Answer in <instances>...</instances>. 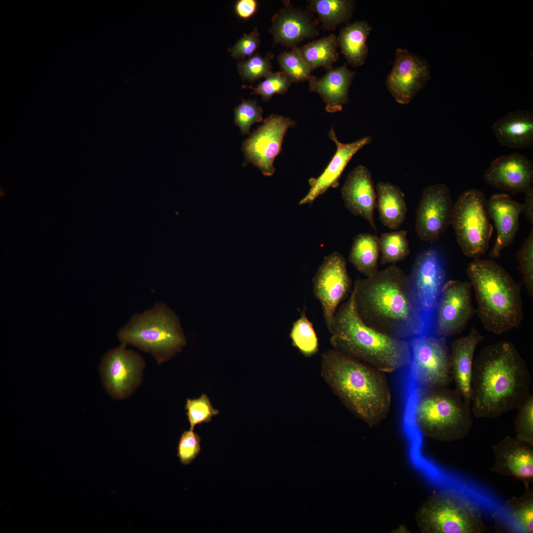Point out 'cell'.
<instances>
[{
	"label": "cell",
	"instance_id": "10",
	"mask_svg": "<svg viewBox=\"0 0 533 533\" xmlns=\"http://www.w3.org/2000/svg\"><path fill=\"white\" fill-rule=\"evenodd\" d=\"M408 341L411 351L408 367L414 387H448L453 379L450 348L446 338L425 334Z\"/></svg>",
	"mask_w": 533,
	"mask_h": 533
},
{
	"label": "cell",
	"instance_id": "15",
	"mask_svg": "<svg viewBox=\"0 0 533 533\" xmlns=\"http://www.w3.org/2000/svg\"><path fill=\"white\" fill-rule=\"evenodd\" d=\"M144 361L137 352L120 345L104 356L100 371L105 387L115 399L130 395L139 385Z\"/></svg>",
	"mask_w": 533,
	"mask_h": 533
},
{
	"label": "cell",
	"instance_id": "16",
	"mask_svg": "<svg viewBox=\"0 0 533 533\" xmlns=\"http://www.w3.org/2000/svg\"><path fill=\"white\" fill-rule=\"evenodd\" d=\"M453 206L445 184H432L424 188L415 219V230L421 240L432 242L439 238L450 225Z\"/></svg>",
	"mask_w": 533,
	"mask_h": 533
},
{
	"label": "cell",
	"instance_id": "40",
	"mask_svg": "<svg viewBox=\"0 0 533 533\" xmlns=\"http://www.w3.org/2000/svg\"><path fill=\"white\" fill-rule=\"evenodd\" d=\"M523 283L529 295L533 297V229L520 247L517 255Z\"/></svg>",
	"mask_w": 533,
	"mask_h": 533
},
{
	"label": "cell",
	"instance_id": "21",
	"mask_svg": "<svg viewBox=\"0 0 533 533\" xmlns=\"http://www.w3.org/2000/svg\"><path fill=\"white\" fill-rule=\"evenodd\" d=\"M495 461L491 471L531 483L533 479V444L506 436L493 446Z\"/></svg>",
	"mask_w": 533,
	"mask_h": 533
},
{
	"label": "cell",
	"instance_id": "1",
	"mask_svg": "<svg viewBox=\"0 0 533 533\" xmlns=\"http://www.w3.org/2000/svg\"><path fill=\"white\" fill-rule=\"evenodd\" d=\"M531 375L515 345L501 341L474 358L471 384V412L495 419L517 409L531 394Z\"/></svg>",
	"mask_w": 533,
	"mask_h": 533
},
{
	"label": "cell",
	"instance_id": "6",
	"mask_svg": "<svg viewBox=\"0 0 533 533\" xmlns=\"http://www.w3.org/2000/svg\"><path fill=\"white\" fill-rule=\"evenodd\" d=\"M408 405L413 424L423 437L440 442L461 440L470 433L472 412L460 394L448 387H414Z\"/></svg>",
	"mask_w": 533,
	"mask_h": 533
},
{
	"label": "cell",
	"instance_id": "39",
	"mask_svg": "<svg viewBox=\"0 0 533 533\" xmlns=\"http://www.w3.org/2000/svg\"><path fill=\"white\" fill-rule=\"evenodd\" d=\"M262 108L255 100L243 99L234 110V122L238 126L242 134H250L251 126L263 120Z\"/></svg>",
	"mask_w": 533,
	"mask_h": 533
},
{
	"label": "cell",
	"instance_id": "2",
	"mask_svg": "<svg viewBox=\"0 0 533 533\" xmlns=\"http://www.w3.org/2000/svg\"><path fill=\"white\" fill-rule=\"evenodd\" d=\"M353 289L358 313L369 326L408 341L428 334L414 301L409 276L396 265L357 279Z\"/></svg>",
	"mask_w": 533,
	"mask_h": 533
},
{
	"label": "cell",
	"instance_id": "7",
	"mask_svg": "<svg viewBox=\"0 0 533 533\" xmlns=\"http://www.w3.org/2000/svg\"><path fill=\"white\" fill-rule=\"evenodd\" d=\"M117 335L121 344L150 353L158 364L170 359L186 343L179 318L164 304L133 315Z\"/></svg>",
	"mask_w": 533,
	"mask_h": 533
},
{
	"label": "cell",
	"instance_id": "37",
	"mask_svg": "<svg viewBox=\"0 0 533 533\" xmlns=\"http://www.w3.org/2000/svg\"><path fill=\"white\" fill-rule=\"evenodd\" d=\"M185 409L190 429L192 430L195 425L210 421L213 417L219 413V411L213 407L206 394H202L198 398L187 399Z\"/></svg>",
	"mask_w": 533,
	"mask_h": 533
},
{
	"label": "cell",
	"instance_id": "42",
	"mask_svg": "<svg viewBox=\"0 0 533 533\" xmlns=\"http://www.w3.org/2000/svg\"><path fill=\"white\" fill-rule=\"evenodd\" d=\"M201 439L192 430L185 431L182 434L178 446L177 456L183 464H190L201 450Z\"/></svg>",
	"mask_w": 533,
	"mask_h": 533
},
{
	"label": "cell",
	"instance_id": "13",
	"mask_svg": "<svg viewBox=\"0 0 533 533\" xmlns=\"http://www.w3.org/2000/svg\"><path fill=\"white\" fill-rule=\"evenodd\" d=\"M313 292L319 302L324 322L331 332L337 311L351 288L346 262L338 252L325 257L313 278Z\"/></svg>",
	"mask_w": 533,
	"mask_h": 533
},
{
	"label": "cell",
	"instance_id": "29",
	"mask_svg": "<svg viewBox=\"0 0 533 533\" xmlns=\"http://www.w3.org/2000/svg\"><path fill=\"white\" fill-rule=\"evenodd\" d=\"M380 253L379 237L373 234L362 233L353 239L349 260L358 271L369 277L379 270Z\"/></svg>",
	"mask_w": 533,
	"mask_h": 533
},
{
	"label": "cell",
	"instance_id": "17",
	"mask_svg": "<svg viewBox=\"0 0 533 533\" xmlns=\"http://www.w3.org/2000/svg\"><path fill=\"white\" fill-rule=\"evenodd\" d=\"M430 78L428 64L406 50L397 49L393 68L388 75L387 89L398 103L409 104Z\"/></svg>",
	"mask_w": 533,
	"mask_h": 533
},
{
	"label": "cell",
	"instance_id": "20",
	"mask_svg": "<svg viewBox=\"0 0 533 533\" xmlns=\"http://www.w3.org/2000/svg\"><path fill=\"white\" fill-rule=\"evenodd\" d=\"M328 136L336 146V151L327 167L317 178L308 180L310 189L299 201V205L311 204L330 188H336L339 180L348 162L354 155L372 140L370 136H365L349 143H343L338 140L333 126Z\"/></svg>",
	"mask_w": 533,
	"mask_h": 533
},
{
	"label": "cell",
	"instance_id": "8",
	"mask_svg": "<svg viewBox=\"0 0 533 533\" xmlns=\"http://www.w3.org/2000/svg\"><path fill=\"white\" fill-rule=\"evenodd\" d=\"M422 533H484L491 529L484 522L479 505L464 493L445 489L429 495L416 513Z\"/></svg>",
	"mask_w": 533,
	"mask_h": 533
},
{
	"label": "cell",
	"instance_id": "34",
	"mask_svg": "<svg viewBox=\"0 0 533 533\" xmlns=\"http://www.w3.org/2000/svg\"><path fill=\"white\" fill-rule=\"evenodd\" d=\"M292 344L305 357H310L318 351V339L312 323L305 311L292 325L290 333Z\"/></svg>",
	"mask_w": 533,
	"mask_h": 533
},
{
	"label": "cell",
	"instance_id": "36",
	"mask_svg": "<svg viewBox=\"0 0 533 533\" xmlns=\"http://www.w3.org/2000/svg\"><path fill=\"white\" fill-rule=\"evenodd\" d=\"M274 55L270 53L265 56L256 53L237 63L238 73L243 80L250 82L266 77L272 73L271 61Z\"/></svg>",
	"mask_w": 533,
	"mask_h": 533
},
{
	"label": "cell",
	"instance_id": "4",
	"mask_svg": "<svg viewBox=\"0 0 533 533\" xmlns=\"http://www.w3.org/2000/svg\"><path fill=\"white\" fill-rule=\"evenodd\" d=\"M333 349L383 373L408 366L409 341L391 337L365 324L359 316L353 289L339 306L330 332Z\"/></svg>",
	"mask_w": 533,
	"mask_h": 533
},
{
	"label": "cell",
	"instance_id": "12",
	"mask_svg": "<svg viewBox=\"0 0 533 533\" xmlns=\"http://www.w3.org/2000/svg\"><path fill=\"white\" fill-rule=\"evenodd\" d=\"M296 122L289 117L272 114L244 140L241 150L244 154L243 166L251 164L266 176L275 172L273 162L280 153L282 144L288 129Z\"/></svg>",
	"mask_w": 533,
	"mask_h": 533
},
{
	"label": "cell",
	"instance_id": "5",
	"mask_svg": "<svg viewBox=\"0 0 533 533\" xmlns=\"http://www.w3.org/2000/svg\"><path fill=\"white\" fill-rule=\"evenodd\" d=\"M466 272L485 328L500 335L518 327L524 317L521 285L492 260L475 259Z\"/></svg>",
	"mask_w": 533,
	"mask_h": 533
},
{
	"label": "cell",
	"instance_id": "28",
	"mask_svg": "<svg viewBox=\"0 0 533 533\" xmlns=\"http://www.w3.org/2000/svg\"><path fill=\"white\" fill-rule=\"evenodd\" d=\"M371 29L366 21H358L347 24L340 30L338 46L348 63L354 67L365 62L368 53L366 41Z\"/></svg>",
	"mask_w": 533,
	"mask_h": 533
},
{
	"label": "cell",
	"instance_id": "31",
	"mask_svg": "<svg viewBox=\"0 0 533 533\" xmlns=\"http://www.w3.org/2000/svg\"><path fill=\"white\" fill-rule=\"evenodd\" d=\"M338 47L337 38L334 34H330L298 48L312 72L319 67L328 70L333 68V63L339 58Z\"/></svg>",
	"mask_w": 533,
	"mask_h": 533
},
{
	"label": "cell",
	"instance_id": "23",
	"mask_svg": "<svg viewBox=\"0 0 533 533\" xmlns=\"http://www.w3.org/2000/svg\"><path fill=\"white\" fill-rule=\"evenodd\" d=\"M486 206L497 231L489 256L498 258L502 251L514 241L519 229L520 216L523 212V204L513 199L509 194L498 193L487 199Z\"/></svg>",
	"mask_w": 533,
	"mask_h": 533
},
{
	"label": "cell",
	"instance_id": "18",
	"mask_svg": "<svg viewBox=\"0 0 533 533\" xmlns=\"http://www.w3.org/2000/svg\"><path fill=\"white\" fill-rule=\"evenodd\" d=\"M484 179L491 186L513 194L526 193L533 189V161L517 152L499 156L485 171Z\"/></svg>",
	"mask_w": 533,
	"mask_h": 533
},
{
	"label": "cell",
	"instance_id": "25",
	"mask_svg": "<svg viewBox=\"0 0 533 533\" xmlns=\"http://www.w3.org/2000/svg\"><path fill=\"white\" fill-rule=\"evenodd\" d=\"M354 75L355 72L348 69L345 63L328 70L319 78L314 76L308 81L309 90L320 96L327 112L341 111L349 101L348 91Z\"/></svg>",
	"mask_w": 533,
	"mask_h": 533
},
{
	"label": "cell",
	"instance_id": "24",
	"mask_svg": "<svg viewBox=\"0 0 533 533\" xmlns=\"http://www.w3.org/2000/svg\"><path fill=\"white\" fill-rule=\"evenodd\" d=\"M484 339L473 326L468 335L455 339L450 349L452 377L456 390L469 406L474 353L477 346Z\"/></svg>",
	"mask_w": 533,
	"mask_h": 533
},
{
	"label": "cell",
	"instance_id": "33",
	"mask_svg": "<svg viewBox=\"0 0 533 533\" xmlns=\"http://www.w3.org/2000/svg\"><path fill=\"white\" fill-rule=\"evenodd\" d=\"M379 238L381 264L396 265L410 255L406 230L383 233Z\"/></svg>",
	"mask_w": 533,
	"mask_h": 533
},
{
	"label": "cell",
	"instance_id": "3",
	"mask_svg": "<svg viewBox=\"0 0 533 533\" xmlns=\"http://www.w3.org/2000/svg\"><path fill=\"white\" fill-rule=\"evenodd\" d=\"M321 357L324 381L356 417L370 428L387 417L391 395L385 373L334 349Z\"/></svg>",
	"mask_w": 533,
	"mask_h": 533
},
{
	"label": "cell",
	"instance_id": "14",
	"mask_svg": "<svg viewBox=\"0 0 533 533\" xmlns=\"http://www.w3.org/2000/svg\"><path fill=\"white\" fill-rule=\"evenodd\" d=\"M470 281H446L436 307L432 334L446 338L460 334L476 313Z\"/></svg>",
	"mask_w": 533,
	"mask_h": 533
},
{
	"label": "cell",
	"instance_id": "43",
	"mask_svg": "<svg viewBox=\"0 0 533 533\" xmlns=\"http://www.w3.org/2000/svg\"><path fill=\"white\" fill-rule=\"evenodd\" d=\"M261 43L260 34L257 27L247 34H245L231 48L229 52L232 57L245 59L255 53Z\"/></svg>",
	"mask_w": 533,
	"mask_h": 533
},
{
	"label": "cell",
	"instance_id": "45",
	"mask_svg": "<svg viewBox=\"0 0 533 533\" xmlns=\"http://www.w3.org/2000/svg\"><path fill=\"white\" fill-rule=\"evenodd\" d=\"M526 194L525 200L523 204V212L525 214L529 222L533 225V189Z\"/></svg>",
	"mask_w": 533,
	"mask_h": 533
},
{
	"label": "cell",
	"instance_id": "22",
	"mask_svg": "<svg viewBox=\"0 0 533 533\" xmlns=\"http://www.w3.org/2000/svg\"><path fill=\"white\" fill-rule=\"evenodd\" d=\"M341 195L349 212L366 220L376 231L374 214L377 195L370 170L363 165L355 167L348 174L342 188Z\"/></svg>",
	"mask_w": 533,
	"mask_h": 533
},
{
	"label": "cell",
	"instance_id": "41",
	"mask_svg": "<svg viewBox=\"0 0 533 533\" xmlns=\"http://www.w3.org/2000/svg\"><path fill=\"white\" fill-rule=\"evenodd\" d=\"M515 432L518 439L533 444V396L530 394L517 408Z\"/></svg>",
	"mask_w": 533,
	"mask_h": 533
},
{
	"label": "cell",
	"instance_id": "26",
	"mask_svg": "<svg viewBox=\"0 0 533 533\" xmlns=\"http://www.w3.org/2000/svg\"><path fill=\"white\" fill-rule=\"evenodd\" d=\"M492 128L502 146L525 149L533 146V114L531 111L510 112L495 121Z\"/></svg>",
	"mask_w": 533,
	"mask_h": 533
},
{
	"label": "cell",
	"instance_id": "19",
	"mask_svg": "<svg viewBox=\"0 0 533 533\" xmlns=\"http://www.w3.org/2000/svg\"><path fill=\"white\" fill-rule=\"evenodd\" d=\"M283 3L284 6L271 18L269 31L274 44L292 48L305 39L318 36L319 21L314 18L312 12L308 9L296 7L289 1Z\"/></svg>",
	"mask_w": 533,
	"mask_h": 533
},
{
	"label": "cell",
	"instance_id": "11",
	"mask_svg": "<svg viewBox=\"0 0 533 533\" xmlns=\"http://www.w3.org/2000/svg\"><path fill=\"white\" fill-rule=\"evenodd\" d=\"M409 276L412 293L427 333L432 334L435 314L446 271L438 252L424 250L416 257Z\"/></svg>",
	"mask_w": 533,
	"mask_h": 533
},
{
	"label": "cell",
	"instance_id": "30",
	"mask_svg": "<svg viewBox=\"0 0 533 533\" xmlns=\"http://www.w3.org/2000/svg\"><path fill=\"white\" fill-rule=\"evenodd\" d=\"M355 7L351 0H311L307 9L318 16L321 28L334 31L336 27L351 19Z\"/></svg>",
	"mask_w": 533,
	"mask_h": 533
},
{
	"label": "cell",
	"instance_id": "9",
	"mask_svg": "<svg viewBox=\"0 0 533 533\" xmlns=\"http://www.w3.org/2000/svg\"><path fill=\"white\" fill-rule=\"evenodd\" d=\"M487 200L481 190L470 189L462 192L453 206L450 225L464 254L474 259L486 254L493 232Z\"/></svg>",
	"mask_w": 533,
	"mask_h": 533
},
{
	"label": "cell",
	"instance_id": "27",
	"mask_svg": "<svg viewBox=\"0 0 533 533\" xmlns=\"http://www.w3.org/2000/svg\"><path fill=\"white\" fill-rule=\"evenodd\" d=\"M375 188L380 220L389 229H397L404 222L407 211L404 193L388 182H379Z\"/></svg>",
	"mask_w": 533,
	"mask_h": 533
},
{
	"label": "cell",
	"instance_id": "38",
	"mask_svg": "<svg viewBox=\"0 0 533 533\" xmlns=\"http://www.w3.org/2000/svg\"><path fill=\"white\" fill-rule=\"evenodd\" d=\"M291 82L281 71L272 73L256 87L243 85L253 90V94L260 95L264 101H268L275 94H284L289 90Z\"/></svg>",
	"mask_w": 533,
	"mask_h": 533
},
{
	"label": "cell",
	"instance_id": "44",
	"mask_svg": "<svg viewBox=\"0 0 533 533\" xmlns=\"http://www.w3.org/2000/svg\"><path fill=\"white\" fill-rule=\"evenodd\" d=\"M258 5L256 0H238L235 2L234 11L239 18L247 20L256 13Z\"/></svg>",
	"mask_w": 533,
	"mask_h": 533
},
{
	"label": "cell",
	"instance_id": "35",
	"mask_svg": "<svg viewBox=\"0 0 533 533\" xmlns=\"http://www.w3.org/2000/svg\"><path fill=\"white\" fill-rule=\"evenodd\" d=\"M281 72L293 83L310 81L314 77L311 71L304 61L298 46L289 51L281 52L277 57Z\"/></svg>",
	"mask_w": 533,
	"mask_h": 533
},
{
	"label": "cell",
	"instance_id": "32",
	"mask_svg": "<svg viewBox=\"0 0 533 533\" xmlns=\"http://www.w3.org/2000/svg\"><path fill=\"white\" fill-rule=\"evenodd\" d=\"M525 492L519 497L506 501L505 508L518 529L525 533H533V490L529 482H524Z\"/></svg>",
	"mask_w": 533,
	"mask_h": 533
}]
</instances>
